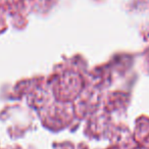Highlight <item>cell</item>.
I'll use <instances>...</instances> for the list:
<instances>
[]
</instances>
